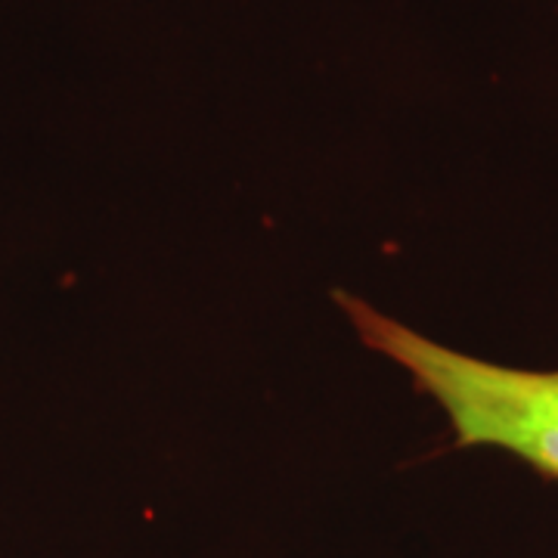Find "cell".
I'll list each match as a JSON object with an SVG mask.
<instances>
[{
    "instance_id": "6da1fadb",
    "label": "cell",
    "mask_w": 558,
    "mask_h": 558,
    "mask_svg": "<svg viewBox=\"0 0 558 558\" xmlns=\"http://www.w3.org/2000/svg\"><path fill=\"white\" fill-rule=\"evenodd\" d=\"M339 304L360 339L407 369L444 410L457 447H490L558 481V369H521L453 351L354 295Z\"/></svg>"
}]
</instances>
